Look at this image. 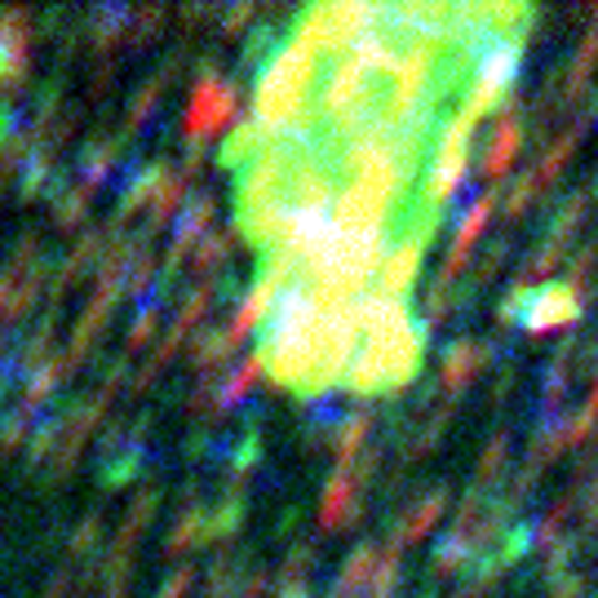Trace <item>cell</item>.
<instances>
[{
  "label": "cell",
  "instance_id": "1",
  "mask_svg": "<svg viewBox=\"0 0 598 598\" xmlns=\"http://www.w3.org/2000/svg\"><path fill=\"white\" fill-rule=\"evenodd\" d=\"M523 41L510 6L311 10L279 32L226 151L275 382L386 395L417 373L421 261Z\"/></svg>",
  "mask_w": 598,
  "mask_h": 598
}]
</instances>
